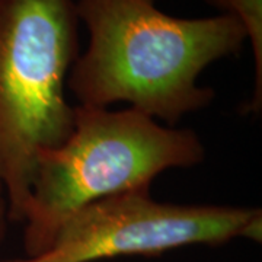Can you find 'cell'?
<instances>
[{
    "mask_svg": "<svg viewBox=\"0 0 262 262\" xmlns=\"http://www.w3.org/2000/svg\"><path fill=\"white\" fill-rule=\"evenodd\" d=\"M88 46L66 88L79 105L128 103L165 125L207 108L211 88L198 84L208 66L237 56L248 42L232 15L178 18L156 0H75Z\"/></svg>",
    "mask_w": 262,
    "mask_h": 262,
    "instance_id": "obj_1",
    "label": "cell"
},
{
    "mask_svg": "<svg viewBox=\"0 0 262 262\" xmlns=\"http://www.w3.org/2000/svg\"><path fill=\"white\" fill-rule=\"evenodd\" d=\"M204 159L206 147L192 128L163 125L130 106L76 105L69 137L38 155L20 222L25 258L48 251L80 208L147 189L162 172L192 168Z\"/></svg>",
    "mask_w": 262,
    "mask_h": 262,
    "instance_id": "obj_2",
    "label": "cell"
},
{
    "mask_svg": "<svg viewBox=\"0 0 262 262\" xmlns=\"http://www.w3.org/2000/svg\"><path fill=\"white\" fill-rule=\"evenodd\" d=\"M75 0H0V184L20 223L38 155L73 128L67 77L79 53Z\"/></svg>",
    "mask_w": 262,
    "mask_h": 262,
    "instance_id": "obj_3",
    "label": "cell"
},
{
    "mask_svg": "<svg viewBox=\"0 0 262 262\" xmlns=\"http://www.w3.org/2000/svg\"><path fill=\"white\" fill-rule=\"evenodd\" d=\"M239 237L261 242L259 208L162 203L147 188L80 208L61 226L44 253L0 262H99L130 255L156 256L192 245L219 246Z\"/></svg>",
    "mask_w": 262,
    "mask_h": 262,
    "instance_id": "obj_4",
    "label": "cell"
},
{
    "mask_svg": "<svg viewBox=\"0 0 262 262\" xmlns=\"http://www.w3.org/2000/svg\"><path fill=\"white\" fill-rule=\"evenodd\" d=\"M220 13L232 15L246 32L253 58V91L245 114H259L262 110V0H204Z\"/></svg>",
    "mask_w": 262,
    "mask_h": 262,
    "instance_id": "obj_5",
    "label": "cell"
},
{
    "mask_svg": "<svg viewBox=\"0 0 262 262\" xmlns=\"http://www.w3.org/2000/svg\"><path fill=\"white\" fill-rule=\"evenodd\" d=\"M8 223L9 217H8V200H6V194H5V188L0 184V244L5 239V234L8 230Z\"/></svg>",
    "mask_w": 262,
    "mask_h": 262,
    "instance_id": "obj_6",
    "label": "cell"
}]
</instances>
